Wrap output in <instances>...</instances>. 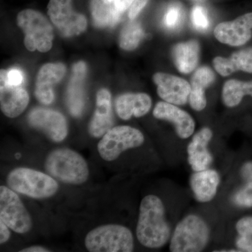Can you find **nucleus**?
Here are the masks:
<instances>
[{
    "instance_id": "obj_33",
    "label": "nucleus",
    "mask_w": 252,
    "mask_h": 252,
    "mask_svg": "<svg viewBox=\"0 0 252 252\" xmlns=\"http://www.w3.org/2000/svg\"><path fill=\"white\" fill-rule=\"evenodd\" d=\"M148 1L149 0H134L129 10V18L131 20L135 19V18L140 14L141 11L144 9V6L147 5Z\"/></svg>"
},
{
    "instance_id": "obj_10",
    "label": "nucleus",
    "mask_w": 252,
    "mask_h": 252,
    "mask_svg": "<svg viewBox=\"0 0 252 252\" xmlns=\"http://www.w3.org/2000/svg\"><path fill=\"white\" fill-rule=\"evenodd\" d=\"M28 122L54 142H61L67 137L68 127L65 118L56 111L40 107L32 109L28 115Z\"/></svg>"
},
{
    "instance_id": "obj_30",
    "label": "nucleus",
    "mask_w": 252,
    "mask_h": 252,
    "mask_svg": "<svg viewBox=\"0 0 252 252\" xmlns=\"http://www.w3.org/2000/svg\"><path fill=\"white\" fill-rule=\"evenodd\" d=\"M235 228L240 235L252 236V216L240 219L237 222Z\"/></svg>"
},
{
    "instance_id": "obj_29",
    "label": "nucleus",
    "mask_w": 252,
    "mask_h": 252,
    "mask_svg": "<svg viewBox=\"0 0 252 252\" xmlns=\"http://www.w3.org/2000/svg\"><path fill=\"white\" fill-rule=\"evenodd\" d=\"M182 13L177 6H171L164 16V25L168 29H176L182 21Z\"/></svg>"
},
{
    "instance_id": "obj_36",
    "label": "nucleus",
    "mask_w": 252,
    "mask_h": 252,
    "mask_svg": "<svg viewBox=\"0 0 252 252\" xmlns=\"http://www.w3.org/2000/svg\"><path fill=\"white\" fill-rule=\"evenodd\" d=\"M134 0H115L114 4L116 7L120 12L124 13L127 9L130 7L131 4Z\"/></svg>"
},
{
    "instance_id": "obj_7",
    "label": "nucleus",
    "mask_w": 252,
    "mask_h": 252,
    "mask_svg": "<svg viewBox=\"0 0 252 252\" xmlns=\"http://www.w3.org/2000/svg\"><path fill=\"white\" fill-rule=\"evenodd\" d=\"M144 137L140 130L128 126H116L107 131L97 144V150L103 160L113 161L128 149L143 144Z\"/></svg>"
},
{
    "instance_id": "obj_18",
    "label": "nucleus",
    "mask_w": 252,
    "mask_h": 252,
    "mask_svg": "<svg viewBox=\"0 0 252 252\" xmlns=\"http://www.w3.org/2000/svg\"><path fill=\"white\" fill-rule=\"evenodd\" d=\"M152 105L150 96L143 93L122 94L116 100V110L123 120H129L132 117H143Z\"/></svg>"
},
{
    "instance_id": "obj_2",
    "label": "nucleus",
    "mask_w": 252,
    "mask_h": 252,
    "mask_svg": "<svg viewBox=\"0 0 252 252\" xmlns=\"http://www.w3.org/2000/svg\"><path fill=\"white\" fill-rule=\"evenodd\" d=\"M46 171L56 180L70 185H81L89 178L87 162L80 154L69 149H59L49 154Z\"/></svg>"
},
{
    "instance_id": "obj_22",
    "label": "nucleus",
    "mask_w": 252,
    "mask_h": 252,
    "mask_svg": "<svg viewBox=\"0 0 252 252\" xmlns=\"http://www.w3.org/2000/svg\"><path fill=\"white\" fill-rule=\"evenodd\" d=\"M72 77L67 91V104L72 115L79 116L84 105V81L87 72L86 63L80 61L72 67Z\"/></svg>"
},
{
    "instance_id": "obj_27",
    "label": "nucleus",
    "mask_w": 252,
    "mask_h": 252,
    "mask_svg": "<svg viewBox=\"0 0 252 252\" xmlns=\"http://www.w3.org/2000/svg\"><path fill=\"white\" fill-rule=\"evenodd\" d=\"M233 203L243 208L252 207V183H245L233 198Z\"/></svg>"
},
{
    "instance_id": "obj_4",
    "label": "nucleus",
    "mask_w": 252,
    "mask_h": 252,
    "mask_svg": "<svg viewBox=\"0 0 252 252\" xmlns=\"http://www.w3.org/2000/svg\"><path fill=\"white\" fill-rule=\"evenodd\" d=\"M210 235L206 222L197 215H189L176 226L170 241V252H202L209 243Z\"/></svg>"
},
{
    "instance_id": "obj_8",
    "label": "nucleus",
    "mask_w": 252,
    "mask_h": 252,
    "mask_svg": "<svg viewBox=\"0 0 252 252\" xmlns=\"http://www.w3.org/2000/svg\"><path fill=\"white\" fill-rule=\"evenodd\" d=\"M0 220L17 233H26L32 226L28 213L16 191L8 187H0Z\"/></svg>"
},
{
    "instance_id": "obj_15",
    "label": "nucleus",
    "mask_w": 252,
    "mask_h": 252,
    "mask_svg": "<svg viewBox=\"0 0 252 252\" xmlns=\"http://www.w3.org/2000/svg\"><path fill=\"white\" fill-rule=\"evenodd\" d=\"M154 117L173 124L177 135L181 139H187L193 135L195 124L193 118L185 111L169 102H159L153 111Z\"/></svg>"
},
{
    "instance_id": "obj_34",
    "label": "nucleus",
    "mask_w": 252,
    "mask_h": 252,
    "mask_svg": "<svg viewBox=\"0 0 252 252\" xmlns=\"http://www.w3.org/2000/svg\"><path fill=\"white\" fill-rule=\"evenodd\" d=\"M240 174L245 183H252V161L243 164L240 170Z\"/></svg>"
},
{
    "instance_id": "obj_14",
    "label": "nucleus",
    "mask_w": 252,
    "mask_h": 252,
    "mask_svg": "<svg viewBox=\"0 0 252 252\" xmlns=\"http://www.w3.org/2000/svg\"><path fill=\"white\" fill-rule=\"evenodd\" d=\"M66 74V67L61 63L44 64L36 76V98L40 103L48 105L54 102V86L62 80Z\"/></svg>"
},
{
    "instance_id": "obj_11",
    "label": "nucleus",
    "mask_w": 252,
    "mask_h": 252,
    "mask_svg": "<svg viewBox=\"0 0 252 252\" xmlns=\"http://www.w3.org/2000/svg\"><path fill=\"white\" fill-rule=\"evenodd\" d=\"M214 34L222 44L231 46L245 45L252 37V12L239 16L234 21L220 23Z\"/></svg>"
},
{
    "instance_id": "obj_31",
    "label": "nucleus",
    "mask_w": 252,
    "mask_h": 252,
    "mask_svg": "<svg viewBox=\"0 0 252 252\" xmlns=\"http://www.w3.org/2000/svg\"><path fill=\"white\" fill-rule=\"evenodd\" d=\"M6 80L11 85L21 86L23 81V75L21 71L17 68H12L9 70H5Z\"/></svg>"
},
{
    "instance_id": "obj_17",
    "label": "nucleus",
    "mask_w": 252,
    "mask_h": 252,
    "mask_svg": "<svg viewBox=\"0 0 252 252\" xmlns=\"http://www.w3.org/2000/svg\"><path fill=\"white\" fill-rule=\"evenodd\" d=\"M113 124L112 96L107 89H102L96 97V109L89 124V133L92 137H102Z\"/></svg>"
},
{
    "instance_id": "obj_9",
    "label": "nucleus",
    "mask_w": 252,
    "mask_h": 252,
    "mask_svg": "<svg viewBox=\"0 0 252 252\" xmlns=\"http://www.w3.org/2000/svg\"><path fill=\"white\" fill-rule=\"evenodd\" d=\"M48 14L64 37L80 35L87 28L85 16L73 9L72 0H50Z\"/></svg>"
},
{
    "instance_id": "obj_25",
    "label": "nucleus",
    "mask_w": 252,
    "mask_h": 252,
    "mask_svg": "<svg viewBox=\"0 0 252 252\" xmlns=\"http://www.w3.org/2000/svg\"><path fill=\"white\" fill-rule=\"evenodd\" d=\"M246 95L252 97V80L243 81L230 79L223 85L222 99L226 107H236Z\"/></svg>"
},
{
    "instance_id": "obj_39",
    "label": "nucleus",
    "mask_w": 252,
    "mask_h": 252,
    "mask_svg": "<svg viewBox=\"0 0 252 252\" xmlns=\"http://www.w3.org/2000/svg\"><path fill=\"white\" fill-rule=\"evenodd\" d=\"M195 1H198V0H195Z\"/></svg>"
},
{
    "instance_id": "obj_35",
    "label": "nucleus",
    "mask_w": 252,
    "mask_h": 252,
    "mask_svg": "<svg viewBox=\"0 0 252 252\" xmlns=\"http://www.w3.org/2000/svg\"><path fill=\"white\" fill-rule=\"evenodd\" d=\"M10 238L9 227L0 220V243H6Z\"/></svg>"
},
{
    "instance_id": "obj_38",
    "label": "nucleus",
    "mask_w": 252,
    "mask_h": 252,
    "mask_svg": "<svg viewBox=\"0 0 252 252\" xmlns=\"http://www.w3.org/2000/svg\"><path fill=\"white\" fill-rule=\"evenodd\" d=\"M102 1H103L105 4H112V3H114L115 0H102Z\"/></svg>"
},
{
    "instance_id": "obj_1",
    "label": "nucleus",
    "mask_w": 252,
    "mask_h": 252,
    "mask_svg": "<svg viewBox=\"0 0 252 252\" xmlns=\"http://www.w3.org/2000/svg\"><path fill=\"white\" fill-rule=\"evenodd\" d=\"M136 234L139 242L147 248H160L168 242L170 225L165 220L163 203L157 195L142 199Z\"/></svg>"
},
{
    "instance_id": "obj_26",
    "label": "nucleus",
    "mask_w": 252,
    "mask_h": 252,
    "mask_svg": "<svg viewBox=\"0 0 252 252\" xmlns=\"http://www.w3.org/2000/svg\"><path fill=\"white\" fill-rule=\"evenodd\" d=\"M144 31L140 23L130 21L123 28L119 35V46L125 51L137 49L144 37Z\"/></svg>"
},
{
    "instance_id": "obj_21",
    "label": "nucleus",
    "mask_w": 252,
    "mask_h": 252,
    "mask_svg": "<svg viewBox=\"0 0 252 252\" xmlns=\"http://www.w3.org/2000/svg\"><path fill=\"white\" fill-rule=\"evenodd\" d=\"M215 70L222 77H227L238 71L252 74V48L237 51L229 58H215L212 61Z\"/></svg>"
},
{
    "instance_id": "obj_19",
    "label": "nucleus",
    "mask_w": 252,
    "mask_h": 252,
    "mask_svg": "<svg viewBox=\"0 0 252 252\" xmlns=\"http://www.w3.org/2000/svg\"><path fill=\"white\" fill-rule=\"evenodd\" d=\"M220 183V176L215 170L195 172L190 179V188L200 203H208L216 195Z\"/></svg>"
},
{
    "instance_id": "obj_12",
    "label": "nucleus",
    "mask_w": 252,
    "mask_h": 252,
    "mask_svg": "<svg viewBox=\"0 0 252 252\" xmlns=\"http://www.w3.org/2000/svg\"><path fill=\"white\" fill-rule=\"evenodd\" d=\"M154 82L157 85L159 97L165 102L183 105L188 101L190 84L182 78L163 72L154 74Z\"/></svg>"
},
{
    "instance_id": "obj_6",
    "label": "nucleus",
    "mask_w": 252,
    "mask_h": 252,
    "mask_svg": "<svg viewBox=\"0 0 252 252\" xmlns=\"http://www.w3.org/2000/svg\"><path fill=\"white\" fill-rule=\"evenodd\" d=\"M85 246L91 252H130L134 249L133 235L124 225H100L86 235Z\"/></svg>"
},
{
    "instance_id": "obj_32",
    "label": "nucleus",
    "mask_w": 252,
    "mask_h": 252,
    "mask_svg": "<svg viewBox=\"0 0 252 252\" xmlns=\"http://www.w3.org/2000/svg\"><path fill=\"white\" fill-rule=\"evenodd\" d=\"M236 246L240 252H252V236L240 235L236 240Z\"/></svg>"
},
{
    "instance_id": "obj_24",
    "label": "nucleus",
    "mask_w": 252,
    "mask_h": 252,
    "mask_svg": "<svg viewBox=\"0 0 252 252\" xmlns=\"http://www.w3.org/2000/svg\"><path fill=\"white\" fill-rule=\"evenodd\" d=\"M91 11L93 21L96 27L103 28L113 27L121 19L120 12L115 4H105L102 0H91Z\"/></svg>"
},
{
    "instance_id": "obj_13",
    "label": "nucleus",
    "mask_w": 252,
    "mask_h": 252,
    "mask_svg": "<svg viewBox=\"0 0 252 252\" xmlns=\"http://www.w3.org/2000/svg\"><path fill=\"white\" fill-rule=\"evenodd\" d=\"M27 91L21 86L11 85L6 80L5 69L0 73V105L6 117L16 118L21 115L29 103Z\"/></svg>"
},
{
    "instance_id": "obj_3",
    "label": "nucleus",
    "mask_w": 252,
    "mask_h": 252,
    "mask_svg": "<svg viewBox=\"0 0 252 252\" xmlns=\"http://www.w3.org/2000/svg\"><path fill=\"white\" fill-rule=\"evenodd\" d=\"M6 181L8 187L16 193L35 199L50 198L57 193L59 188L51 175L26 167L13 170Z\"/></svg>"
},
{
    "instance_id": "obj_5",
    "label": "nucleus",
    "mask_w": 252,
    "mask_h": 252,
    "mask_svg": "<svg viewBox=\"0 0 252 252\" xmlns=\"http://www.w3.org/2000/svg\"><path fill=\"white\" fill-rule=\"evenodd\" d=\"M17 23L24 32V44L28 51L37 50L45 53L51 49L54 29L41 12L34 9L23 10L18 15Z\"/></svg>"
},
{
    "instance_id": "obj_20",
    "label": "nucleus",
    "mask_w": 252,
    "mask_h": 252,
    "mask_svg": "<svg viewBox=\"0 0 252 252\" xmlns=\"http://www.w3.org/2000/svg\"><path fill=\"white\" fill-rule=\"evenodd\" d=\"M215 80V74L208 67L198 68L194 72L190 79V93L189 100L194 110H203L206 107L207 99L205 89L211 86Z\"/></svg>"
},
{
    "instance_id": "obj_23",
    "label": "nucleus",
    "mask_w": 252,
    "mask_h": 252,
    "mask_svg": "<svg viewBox=\"0 0 252 252\" xmlns=\"http://www.w3.org/2000/svg\"><path fill=\"white\" fill-rule=\"evenodd\" d=\"M200 46L198 41L179 43L172 49V57L176 67L181 73L193 72L198 64Z\"/></svg>"
},
{
    "instance_id": "obj_37",
    "label": "nucleus",
    "mask_w": 252,
    "mask_h": 252,
    "mask_svg": "<svg viewBox=\"0 0 252 252\" xmlns=\"http://www.w3.org/2000/svg\"><path fill=\"white\" fill-rule=\"evenodd\" d=\"M21 252H49L47 249L42 248L40 246H32L30 247V248L23 249L21 250Z\"/></svg>"
},
{
    "instance_id": "obj_28",
    "label": "nucleus",
    "mask_w": 252,
    "mask_h": 252,
    "mask_svg": "<svg viewBox=\"0 0 252 252\" xmlns=\"http://www.w3.org/2000/svg\"><path fill=\"white\" fill-rule=\"evenodd\" d=\"M191 21L194 27L198 31H205L210 26L206 10L198 5L194 6L192 10Z\"/></svg>"
},
{
    "instance_id": "obj_16",
    "label": "nucleus",
    "mask_w": 252,
    "mask_h": 252,
    "mask_svg": "<svg viewBox=\"0 0 252 252\" xmlns=\"http://www.w3.org/2000/svg\"><path fill=\"white\" fill-rule=\"evenodd\" d=\"M212 131L209 127H203L194 135L187 147L188 161L195 172L207 170L211 165L213 158L207 149L212 138Z\"/></svg>"
}]
</instances>
